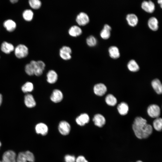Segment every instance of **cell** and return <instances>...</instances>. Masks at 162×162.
<instances>
[{"label": "cell", "instance_id": "cell-1", "mask_svg": "<svg viewBox=\"0 0 162 162\" xmlns=\"http://www.w3.org/2000/svg\"><path fill=\"white\" fill-rule=\"evenodd\" d=\"M133 130L139 139L146 138L148 129L146 120L141 117H136L132 125Z\"/></svg>", "mask_w": 162, "mask_h": 162}, {"label": "cell", "instance_id": "cell-2", "mask_svg": "<svg viewBox=\"0 0 162 162\" xmlns=\"http://www.w3.org/2000/svg\"><path fill=\"white\" fill-rule=\"evenodd\" d=\"M35 157L33 153L29 151L20 152L16 158V162H34Z\"/></svg>", "mask_w": 162, "mask_h": 162}, {"label": "cell", "instance_id": "cell-3", "mask_svg": "<svg viewBox=\"0 0 162 162\" xmlns=\"http://www.w3.org/2000/svg\"><path fill=\"white\" fill-rule=\"evenodd\" d=\"M30 63L33 68L34 75L37 76H39L43 74L46 66L44 62L41 60H32Z\"/></svg>", "mask_w": 162, "mask_h": 162}, {"label": "cell", "instance_id": "cell-4", "mask_svg": "<svg viewBox=\"0 0 162 162\" xmlns=\"http://www.w3.org/2000/svg\"><path fill=\"white\" fill-rule=\"evenodd\" d=\"M15 56L18 58H21L26 57L28 53V47L25 45L20 44L18 45L14 50Z\"/></svg>", "mask_w": 162, "mask_h": 162}, {"label": "cell", "instance_id": "cell-5", "mask_svg": "<svg viewBox=\"0 0 162 162\" xmlns=\"http://www.w3.org/2000/svg\"><path fill=\"white\" fill-rule=\"evenodd\" d=\"M71 129V126L68 122L62 120L59 122L58 130L61 135L63 136L68 135L70 132Z\"/></svg>", "mask_w": 162, "mask_h": 162}, {"label": "cell", "instance_id": "cell-6", "mask_svg": "<svg viewBox=\"0 0 162 162\" xmlns=\"http://www.w3.org/2000/svg\"><path fill=\"white\" fill-rule=\"evenodd\" d=\"M76 21L79 26H84L89 22L90 18L87 14L81 12L76 16Z\"/></svg>", "mask_w": 162, "mask_h": 162}, {"label": "cell", "instance_id": "cell-7", "mask_svg": "<svg viewBox=\"0 0 162 162\" xmlns=\"http://www.w3.org/2000/svg\"><path fill=\"white\" fill-rule=\"evenodd\" d=\"M147 112L150 117L156 118L159 117L160 115V109L158 105L155 104H152L148 107Z\"/></svg>", "mask_w": 162, "mask_h": 162}, {"label": "cell", "instance_id": "cell-8", "mask_svg": "<svg viewBox=\"0 0 162 162\" xmlns=\"http://www.w3.org/2000/svg\"><path fill=\"white\" fill-rule=\"evenodd\" d=\"M16 154L14 151L9 150L5 152L2 157V162H16Z\"/></svg>", "mask_w": 162, "mask_h": 162}, {"label": "cell", "instance_id": "cell-9", "mask_svg": "<svg viewBox=\"0 0 162 162\" xmlns=\"http://www.w3.org/2000/svg\"><path fill=\"white\" fill-rule=\"evenodd\" d=\"M64 95L60 90L55 89L53 90L50 97V100L55 103H59L63 100Z\"/></svg>", "mask_w": 162, "mask_h": 162}, {"label": "cell", "instance_id": "cell-10", "mask_svg": "<svg viewBox=\"0 0 162 162\" xmlns=\"http://www.w3.org/2000/svg\"><path fill=\"white\" fill-rule=\"evenodd\" d=\"M90 117L86 113L80 114L76 118L75 121L77 125L80 126H83L89 123Z\"/></svg>", "mask_w": 162, "mask_h": 162}, {"label": "cell", "instance_id": "cell-11", "mask_svg": "<svg viewBox=\"0 0 162 162\" xmlns=\"http://www.w3.org/2000/svg\"><path fill=\"white\" fill-rule=\"evenodd\" d=\"M107 88L103 83H98L96 84L93 88V92L96 95L102 96L104 95L107 91Z\"/></svg>", "mask_w": 162, "mask_h": 162}, {"label": "cell", "instance_id": "cell-12", "mask_svg": "<svg viewBox=\"0 0 162 162\" xmlns=\"http://www.w3.org/2000/svg\"><path fill=\"white\" fill-rule=\"evenodd\" d=\"M142 8L146 12L148 13H152L155 10V5L152 1H144L141 4Z\"/></svg>", "mask_w": 162, "mask_h": 162}, {"label": "cell", "instance_id": "cell-13", "mask_svg": "<svg viewBox=\"0 0 162 162\" xmlns=\"http://www.w3.org/2000/svg\"><path fill=\"white\" fill-rule=\"evenodd\" d=\"M48 130V126L44 123H39L37 124L35 126L36 132L38 134H40L43 136L47 134Z\"/></svg>", "mask_w": 162, "mask_h": 162}, {"label": "cell", "instance_id": "cell-14", "mask_svg": "<svg viewBox=\"0 0 162 162\" xmlns=\"http://www.w3.org/2000/svg\"><path fill=\"white\" fill-rule=\"evenodd\" d=\"M94 124L100 128L102 127L105 124L106 119L102 115L98 113L95 114L92 119Z\"/></svg>", "mask_w": 162, "mask_h": 162}, {"label": "cell", "instance_id": "cell-15", "mask_svg": "<svg viewBox=\"0 0 162 162\" xmlns=\"http://www.w3.org/2000/svg\"><path fill=\"white\" fill-rule=\"evenodd\" d=\"M58 76L57 72L54 70H50L46 74V80L50 84L56 82L58 80Z\"/></svg>", "mask_w": 162, "mask_h": 162}, {"label": "cell", "instance_id": "cell-16", "mask_svg": "<svg viewBox=\"0 0 162 162\" xmlns=\"http://www.w3.org/2000/svg\"><path fill=\"white\" fill-rule=\"evenodd\" d=\"M82 31L79 26L73 25L69 29L68 33L71 37H76L80 36L82 33Z\"/></svg>", "mask_w": 162, "mask_h": 162}, {"label": "cell", "instance_id": "cell-17", "mask_svg": "<svg viewBox=\"0 0 162 162\" xmlns=\"http://www.w3.org/2000/svg\"><path fill=\"white\" fill-rule=\"evenodd\" d=\"M24 102L28 108H32L36 105V102L33 96L30 94H27L24 96Z\"/></svg>", "mask_w": 162, "mask_h": 162}, {"label": "cell", "instance_id": "cell-18", "mask_svg": "<svg viewBox=\"0 0 162 162\" xmlns=\"http://www.w3.org/2000/svg\"><path fill=\"white\" fill-rule=\"evenodd\" d=\"M126 19L128 24L132 27L136 26L138 22L137 16L133 13L128 14L126 15Z\"/></svg>", "mask_w": 162, "mask_h": 162}, {"label": "cell", "instance_id": "cell-19", "mask_svg": "<svg viewBox=\"0 0 162 162\" xmlns=\"http://www.w3.org/2000/svg\"><path fill=\"white\" fill-rule=\"evenodd\" d=\"M148 25L149 28L152 31H157L159 28L158 20L155 17H151L148 20Z\"/></svg>", "mask_w": 162, "mask_h": 162}, {"label": "cell", "instance_id": "cell-20", "mask_svg": "<svg viewBox=\"0 0 162 162\" xmlns=\"http://www.w3.org/2000/svg\"><path fill=\"white\" fill-rule=\"evenodd\" d=\"M108 52L110 57L113 59H116L120 56V53L118 47L116 46H111L108 49Z\"/></svg>", "mask_w": 162, "mask_h": 162}, {"label": "cell", "instance_id": "cell-21", "mask_svg": "<svg viewBox=\"0 0 162 162\" xmlns=\"http://www.w3.org/2000/svg\"><path fill=\"white\" fill-rule=\"evenodd\" d=\"M1 49L3 52L6 54H9L14 50L13 44L6 41L3 42L2 43Z\"/></svg>", "mask_w": 162, "mask_h": 162}, {"label": "cell", "instance_id": "cell-22", "mask_svg": "<svg viewBox=\"0 0 162 162\" xmlns=\"http://www.w3.org/2000/svg\"><path fill=\"white\" fill-rule=\"evenodd\" d=\"M152 86L158 94H161L162 92V85L160 81L158 79L153 80L151 82Z\"/></svg>", "mask_w": 162, "mask_h": 162}, {"label": "cell", "instance_id": "cell-23", "mask_svg": "<svg viewBox=\"0 0 162 162\" xmlns=\"http://www.w3.org/2000/svg\"><path fill=\"white\" fill-rule=\"evenodd\" d=\"M117 110L119 113L121 115H126L129 111V106L128 104L124 102H122L117 106Z\"/></svg>", "mask_w": 162, "mask_h": 162}, {"label": "cell", "instance_id": "cell-24", "mask_svg": "<svg viewBox=\"0 0 162 162\" xmlns=\"http://www.w3.org/2000/svg\"><path fill=\"white\" fill-rule=\"evenodd\" d=\"M3 25L6 30L10 32L13 31L16 27V24L15 22L10 19L5 21L3 23Z\"/></svg>", "mask_w": 162, "mask_h": 162}, {"label": "cell", "instance_id": "cell-25", "mask_svg": "<svg viewBox=\"0 0 162 162\" xmlns=\"http://www.w3.org/2000/svg\"><path fill=\"white\" fill-rule=\"evenodd\" d=\"M127 67L130 71L133 72H137L140 69L138 64L134 59H131L129 61L127 64Z\"/></svg>", "mask_w": 162, "mask_h": 162}, {"label": "cell", "instance_id": "cell-26", "mask_svg": "<svg viewBox=\"0 0 162 162\" xmlns=\"http://www.w3.org/2000/svg\"><path fill=\"white\" fill-rule=\"evenodd\" d=\"M105 101L108 105L111 106H115L117 103L116 98L111 94H109L106 96Z\"/></svg>", "mask_w": 162, "mask_h": 162}, {"label": "cell", "instance_id": "cell-27", "mask_svg": "<svg viewBox=\"0 0 162 162\" xmlns=\"http://www.w3.org/2000/svg\"><path fill=\"white\" fill-rule=\"evenodd\" d=\"M33 89L34 86L33 83L29 82H26L21 87L22 91L24 93L31 92Z\"/></svg>", "mask_w": 162, "mask_h": 162}, {"label": "cell", "instance_id": "cell-28", "mask_svg": "<svg viewBox=\"0 0 162 162\" xmlns=\"http://www.w3.org/2000/svg\"><path fill=\"white\" fill-rule=\"evenodd\" d=\"M97 40L94 36L90 35L86 38V42L87 45L92 47L96 46L97 44Z\"/></svg>", "mask_w": 162, "mask_h": 162}, {"label": "cell", "instance_id": "cell-29", "mask_svg": "<svg viewBox=\"0 0 162 162\" xmlns=\"http://www.w3.org/2000/svg\"><path fill=\"white\" fill-rule=\"evenodd\" d=\"M33 15V13L30 9H26L25 10L22 14L24 19L28 21H30L32 20Z\"/></svg>", "mask_w": 162, "mask_h": 162}, {"label": "cell", "instance_id": "cell-30", "mask_svg": "<svg viewBox=\"0 0 162 162\" xmlns=\"http://www.w3.org/2000/svg\"><path fill=\"white\" fill-rule=\"evenodd\" d=\"M153 126L154 129L157 131H160L162 128V119L160 117L155 118L153 122Z\"/></svg>", "mask_w": 162, "mask_h": 162}, {"label": "cell", "instance_id": "cell-31", "mask_svg": "<svg viewBox=\"0 0 162 162\" xmlns=\"http://www.w3.org/2000/svg\"><path fill=\"white\" fill-rule=\"evenodd\" d=\"M28 2L30 7L34 9H39L42 5V3L39 0H30Z\"/></svg>", "mask_w": 162, "mask_h": 162}, {"label": "cell", "instance_id": "cell-32", "mask_svg": "<svg viewBox=\"0 0 162 162\" xmlns=\"http://www.w3.org/2000/svg\"><path fill=\"white\" fill-rule=\"evenodd\" d=\"M110 31H111L103 28L100 32V36L101 38L104 39H107L110 36Z\"/></svg>", "mask_w": 162, "mask_h": 162}, {"label": "cell", "instance_id": "cell-33", "mask_svg": "<svg viewBox=\"0 0 162 162\" xmlns=\"http://www.w3.org/2000/svg\"><path fill=\"white\" fill-rule=\"evenodd\" d=\"M71 54L67 52L59 50V55L60 58L63 60H68L71 58Z\"/></svg>", "mask_w": 162, "mask_h": 162}, {"label": "cell", "instance_id": "cell-34", "mask_svg": "<svg viewBox=\"0 0 162 162\" xmlns=\"http://www.w3.org/2000/svg\"><path fill=\"white\" fill-rule=\"evenodd\" d=\"M25 71L26 73L29 76L34 75L33 68L30 63L26 64V65Z\"/></svg>", "mask_w": 162, "mask_h": 162}, {"label": "cell", "instance_id": "cell-35", "mask_svg": "<svg viewBox=\"0 0 162 162\" xmlns=\"http://www.w3.org/2000/svg\"><path fill=\"white\" fill-rule=\"evenodd\" d=\"M64 159L65 162H75L76 158L74 155L68 154L65 156Z\"/></svg>", "mask_w": 162, "mask_h": 162}, {"label": "cell", "instance_id": "cell-36", "mask_svg": "<svg viewBox=\"0 0 162 162\" xmlns=\"http://www.w3.org/2000/svg\"><path fill=\"white\" fill-rule=\"evenodd\" d=\"M75 162H89L83 155H80L76 158Z\"/></svg>", "mask_w": 162, "mask_h": 162}, {"label": "cell", "instance_id": "cell-37", "mask_svg": "<svg viewBox=\"0 0 162 162\" xmlns=\"http://www.w3.org/2000/svg\"><path fill=\"white\" fill-rule=\"evenodd\" d=\"M59 50L68 52L70 54H71L72 52V50L71 48L69 46H62Z\"/></svg>", "mask_w": 162, "mask_h": 162}, {"label": "cell", "instance_id": "cell-38", "mask_svg": "<svg viewBox=\"0 0 162 162\" xmlns=\"http://www.w3.org/2000/svg\"><path fill=\"white\" fill-rule=\"evenodd\" d=\"M103 28L111 31L112 29V28L111 26L108 24H105L104 25Z\"/></svg>", "mask_w": 162, "mask_h": 162}, {"label": "cell", "instance_id": "cell-39", "mask_svg": "<svg viewBox=\"0 0 162 162\" xmlns=\"http://www.w3.org/2000/svg\"><path fill=\"white\" fill-rule=\"evenodd\" d=\"M2 101V94L0 93V106L1 105Z\"/></svg>", "mask_w": 162, "mask_h": 162}, {"label": "cell", "instance_id": "cell-40", "mask_svg": "<svg viewBox=\"0 0 162 162\" xmlns=\"http://www.w3.org/2000/svg\"><path fill=\"white\" fill-rule=\"evenodd\" d=\"M162 2L161 0H158V2L160 4L161 8H162Z\"/></svg>", "mask_w": 162, "mask_h": 162}, {"label": "cell", "instance_id": "cell-41", "mask_svg": "<svg viewBox=\"0 0 162 162\" xmlns=\"http://www.w3.org/2000/svg\"><path fill=\"white\" fill-rule=\"evenodd\" d=\"M18 1V0H10V2L13 3H15L17 2Z\"/></svg>", "mask_w": 162, "mask_h": 162}, {"label": "cell", "instance_id": "cell-42", "mask_svg": "<svg viewBox=\"0 0 162 162\" xmlns=\"http://www.w3.org/2000/svg\"><path fill=\"white\" fill-rule=\"evenodd\" d=\"M136 162H143L141 160H138Z\"/></svg>", "mask_w": 162, "mask_h": 162}, {"label": "cell", "instance_id": "cell-43", "mask_svg": "<svg viewBox=\"0 0 162 162\" xmlns=\"http://www.w3.org/2000/svg\"><path fill=\"white\" fill-rule=\"evenodd\" d=\"M1 145H2V143L1 142V141H0V148L1 147Z\"/></svg>", "mask_w": 162, "mask_h": 162}, {"label": "cell", "instance_id": "cell-44", "mask_svg": "<svg viewBox=\"0 0 162 162\" xmlns=\"http://www.w3.org/2000/svg\"><path fill=\"white\" fill-rule=\"evenodd\" d=\"M0 162H2V161L0 160Z\"/></svg>", "mask_w": 162, "mask_h": 162}]
</instances>
